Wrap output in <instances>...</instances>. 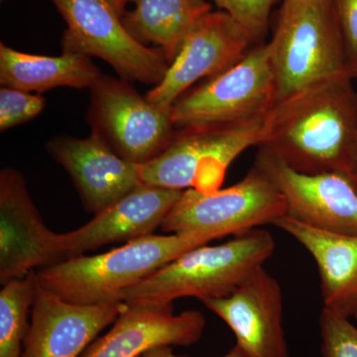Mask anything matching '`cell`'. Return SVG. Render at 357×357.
Segmentation results:
<instances>
[{
	"mask_svg": "<svg viewBox=\"0 0 357 357\" xmlns=\"http://www.w3.org/2000/svg\"><path fill=\"white\" fill-rule=\"evenodd\" d=\"M276 103V88L267 44L250 49L238 63L180 96L171 107L176 129L249 121Z\"/></svg>",
	"mask_w": 357,
	"mask_h": 357,
	"instance_id": "obj_8",
	"label": "cell"
},
{
	"mask_svg": "<svg viewBox=\"0 0 357 357\" xmlns=\"http://www.w3.org/2000/svg\"><path fill=\"white\" fill-rule=\"evenodd\" d=\"M89 89L91 134L122 159L143 165L172 143L177 129L171 109L154 105L129 82L100 75Z\"/></svg>",
	"mask_w": 357,
	"mask_h": 357,
	"instance_id": "obj_6",
	"label": "cell"
},
{
	"mask_svg": "<svg viewBox=\"0 0 357 357\" xmlns=\"http://www.w3.org/2000/svg\"><path fill=\"white\" fill-rule=\"evenodd\" d=\"M269 112L237 123L178 129L165 151L140 166L142 182L180 191L220 190L230 164L262 144Z\"/></svg>",
	"mask_w": 357,
	"mask_h": 357,
	"instance_id": "obj_5",
	"label": "cell"
},
{
	"mask_svg": "<svg viewBox=\"0 0 357 357\" xmlns=\"http://www.w3.org/2000/svg\"><path fill=\"white\" fill-rule=\"evenodd\" d=\"M46 98L21 89H0V130L15 128L32 121L43 112Z\"/></svg>",
	"mask_w": 357,
	"mask_h": 357,
	"instance_id": "obj_24",
	"label": "cell"
},
{
	"mask_svg": "<svg viewBox=\"0 0 357 357\" xmlns=\"http://www.w3.org/2000/svg\"><path fill=\"white\" fill-rule=\"evenodd\" d=\"M323 357H357V328L349 318L324 307L319 319Z\"/></svg>",
	"mask_w": 357,
	"mask_h": 357,
	"instance_id": "obj_22",
	"label": "cell"
},
{
	"mask_svg": "<svg viewBox=\"0 0 357 357\" xmlns=\"http://www.w3.org/2000/svg\"><path fill=\"white\" fill-rule=\"evenodd\" d=\"M253 166L283 195L286 217L326 231L357 236V190L344 174L298 172L263 146Z\"/></svg>",
	"mask_w": 357,
	"mask_h": 357,
	"instance_id": "obj_10",
	"label": "cell"
},
{
	"mask_svg": "<svg viewBox=\"0 0 357 357\" xmlns=\"http://www.w3.org/2000/svg\"><path fill=\"white\" fill-rule=\"evenodd\" d=\"M356 319H357V317H356Z\"/></svg>",
	"mask_w": 357,
	"mask_h": 357,
	"instance_id": "obj_29",
	"label": "cell"
},
{
	"mask_svg": "<svg viewBox=\"0 0 357 357\" xmlns=\"http://www.w3.org/2000/svg\"><path fill=\"white\" fill-rule=\"evenodd\" d=\"M129 3L132 9H126L121 15L124 27L140 43L153 45L169 64L188 33L211 11L206 0H129Z\"/></svg>",
	"mask_w": 357,
	"mask_h": 357,
	"instance_id": "obj_20",
	"label": "cell"
},
{
	"mask_svg": "<svg viewBox=\"0 0 357 357\" xmlns=\"http://www.w3.org/2000/svg\"><path fill=\"white\" fill-rule=\"evenodd\" d=\"M204 326L206 319L199 311L174 314L173 304H126L112 330L81 357H140L157 347H188L201 340Z\"/></svg>",
	"mask_w": 357,
	"mask_h": 357,
	"instance_id": "obj_17",
	"label": "cell"
},
{
	"mask_svg": "<svg viewBox=\"0 0 357 357\" xmlns=\"http://www.w3.org/2000/svg\"><path fill=\"white\" fill-rule=\"evenodd\" d=\"M183 191L143 183L96 213L79 229L60 234L65 260L84 255L107 244L128 243L153 234Z\"/></svg>",
	"mask_w": 357,
	"mask_h": 357,
	"instance_id": "obj_15",
	"label": "cell"
},
{
	"mask_svg": "<svg viewBox=\"0 0 357 357\" xmlns=\"http://www.w3.org/2000/svg\"><path fill=\"white\" fill-rule=\"evenodd\" d=\"M253 43L229 13H206L188 33L165 77L146 93L147 100L171 109L199 79L217 76L238 63Z\"/></svg>",
	"mask_w": 357,
	"mask_h": 357,
	"instance_id": "obj_11",
	"label": "cell"
},
{
	"mask_svg": "<svg viewBox=\"0 0 357 357\" xmlns=\"http://www.w3.org/2000/svg\"><path fill=\"white\" fill-rule=\"evenodd\" d=\"M283 195L256 167L236 185L211 192L183 191L160 229L170 234L208 231L237 236L285 215Z\"/></svg>",
	"mask_w": 357,
	"mask_h": 357,
	"instance_id": "obj_9",
	"label": "cell"
},
{
	"mask_svg": "<svg viewBox=\"0 0 357 357\" xmlns=\"http://www.w3.org/2000/svg\"><path fill=\"white\" fill-rule=\"evenodd\" d=\"M140 357H142V356H140Z\"/></svg>",
	"mask_w": 357,
	"mask_h": 357,
	"instance_id": "obj_30",
	"label": "cell"
},
{
	"mask_svg": "<svg viewBox=\"0 0 357 357\" xmlns=\"http://www.w3.org/2000/svg\"><path fill=\"white\" fill-rule=\"evenodd\" d=\"M347 75L312 84L277 102L263 146L294 170L347 176L357 142V91Z\"/></svg>",
	"mask_w": 357,
	"mask_h": 357,
	"instance_id": "obj_1",
	"label": "cell"
},
{
	"mask_svg": "<svg viewBox=\"0 0 357 357\" xmlns=\"http://www.w3.org/2000/svg\"><path fill=\"white\" fill-rule=\"evenodd\" d=\"M60 234L45 225L16 169L0 172V283L64 261Z\"/></svg>",
	"mask_w": 357,
	"mask_h": 357,
	"instance_id": "obj_12",
	"label": "cell"
},
{
	"mask_svg": "<svg viewBox=\"0 0 357 357\" xmlns=\"http://www.w3.org/2000/svg\"><path fill=\"white\" fill-rule=\"evenodd\" d=\"M37 282L35 270L23 278L8 282L0 291V357L22 356Z\"/></svg>",
	"mask_w": 357,
	"mask_h": 357,
	"instance_id": "obj_21",
	"label": "cell"
},
{
	"mask_svg": "<svg viewBox=\"0 0 357 357\" xmlns=\"http://www.w3.org/2000/svg\"><path fill=\"white\" fill-rule=\"evenodd\" d=\"M46 150L67 171L84 208L93 215L143 184L140 166L122 159L96 136H57Z\"/></svg>",
	"mask_w": 357,
	"mask_h": 357,
	"instance_id": "obj_16",
	"label": "cell"
},
{
	"mask_svg": "<svg viewBox=\"0 0 357 357\" xmlns=\"http://www.w3.org/2000/svg\"><path fill=\"white\" fill-rule=\"evenodd\" d=\"M273 225L302 244L318 265L324 307L357 317V236L316 229L282 215Z\"/></svg>",
	"mask_w": 357,
	"mask_h": 357,
	"instance_id": "obj_18",
	"label": "cell"
},
{
	"mask_svg": "<svg viewBox=\"0 0 357 357\" xmlns=\"http://www.w3.org/2000/svg\"><path fill=\"white\" fill-rule=\"evenodd\" d=\"M109 1L112 2L115 10H116V13L121 16L123 14L124 11H126V6H128L129 3V0H109Z\"/></svg>",
	"mask_w": 357,
	"mask_h": 357,
	"instance_id": "obj_28",
	"label": "cell"
},
{
	"mask_svg": "<svg viewBox=\"0 0 357 357\" xmlns=\"http://www.w3.org/2000/svg\"><path fill=\"white\" fill-rule=\"evenodd\" d=\"M347 77L357 79V0H333Z\"/></svg>",
	"mask_w": 357,
	"mask_h": 357,
	"instance_id": "obj_25",
	"label": "cell"
},
{
	"mask_svg": "<svg viewBox=\"0 0 357 357\" xmlns=\"http://www.w3.org/2000/svg\"><path fill=\"white\" fill-rule=\"evenodd\" d=\"M275 241L253 229L218 245L192 248L122 293L128 305L173 304L180 298L227 297L273 255Z\"/></svg>",
	"mask_w": 357,
	"mask_h": 357,
	"instance_id": "obj_3",
	"label": "cell"
},
{
	"mask_svg": "<svg viewBox=\"0 0 357 357\" xmlns=\"http://www.w3.org/2000/svg\"><path fill=\"white\" fill-rule=\"evenodd\" d=\"M208 230L150 236L128 241L98 255H81L37 270L44 288L67 302L95 305L122 301L138 285L187 251L222 238Z\"/></svg>",
	"mask_w": 357,
	"mask_h": 357,
	"instance_id": "obj_2",
	"label": "cell"
},
{
	"mask_svg": "<svg viewBox=\"0 0 357 357\" xmlns=\"http://www.w3.org/2000/svg\"><path fill=\"white\" fill-rule=\"evenodd\" d=\"M65 20L62 53L102 59L121 79L157 86L169 64L163 54L134 38L109 0H50Z\"/></svg>",
	"mask_w": 357,
	"mask_h": 357,
	"instance_id": "obj_7",
	"label": "cell"
},
{
	"mask_svg": "<svg viewBox=\"0 0 357 357\" xmlns=\"http://www.w3.org/2000/svg\"><path fill=\"white\" fill-rule=\"evenodd\" d=\"M102 73L91 58L62 53L35 55L0 43V84L21 91L43 93L56 88L91 89Z\"/></svg>",
	"mask_w": 357,
	"mask_h": 357,
	"instance_id": "obj_19",
	"label": "cell"
},
{
	"mask_svg": "<svg viewBox=\"0 0 357 357\" xmlns=\"http://www.w3.org/2000/svg\"><path fill=\"white\" fill-rule=\"evenodd\" d=\"M142 357H184L177 356V354H174L172 349H171V347H157V349H150L145 352L143 354ZM222 357H245L241 351V349H239L237 345H234L231 349L227 354Z\"/></svg>",
	"mask_w": 357,
	"mask_h": 357,
	"instance_id": "obj_26",
	"label": "cell"
},
{
	"mask_svg": "<svg viewBox=\"0 0 357 357\" xmlns=\"http://www.w3.org/2000/svg\"><path fill=\"white\" fill-rule=\"evenodd\" d=\"M126 307L123 301L73 304L44 288L38 281L31 324L21 357H81L98 333L114 324Z\"/></svg>",
	"mask_w": 357,
	"mask_h": 357,
	"instance_id": "obj_14",
	"label": "cell"
},
{
	"mask_svg": "<svg viewBox=\"0 0 357 357\" xmlns=\"http://www.w3.org/2000/svg\"><path fill=\"white\" fill-rule=\"evenodd\" d=\"M267 45L276 103L312 84L347 75L333 0H283Z\"/></svg>",
	"mask_w": 357,
	"mask_h": 357,
	"instance_id": "obj_4",
	"label": "cell"
},
{
	"mask_svg": "<svg viewBox=\"0 0 357 357\" xmlns=\"http://www.w3.org/2000/svg\"><path fill=\"white\" fill-rule=\"evenodd\" d=\"M248 32L252 41L264 38L272 7L278 0H213Z\"/></svg>",
	"mask_w": 357,
	"mask_h": 357,
	"instance_id": "obj_23",
	"label": "cell"
},
{
	"mask_svg": "<svg viewBox=\"0 0 357 357\" xmlns=\"http://www.w3.org/2000/svg\"><path fill=\"white\" fill-rule=\"evenodd\" d=\"M201 302L229 326L244 356L290 357L283 325V294L264 266L227 297Z\"/></svg>",
	"mask_w": 357,
	"mask_h": 357,
	"instance_id": "obj_13",
	"label": "cell"
},
{
	"mask_svg": "<svg viewBox=\"0 0 357 357\" xmlns=\"http://www.w3.org/2000/svg\"><path fill=\"white\" fill-rule=\"evenodd\" d=\"M347 177L351 181L352 184L354 185L357 190V142L354 153H352L351 165H349V173H347Z\"/></svg>",
	"mask_w": 357,
	"mask_h": 357,
	"instance_id": "obj_27",
	"label": "cell"
}]
</instances>
